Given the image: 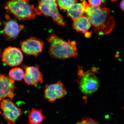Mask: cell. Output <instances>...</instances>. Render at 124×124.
Listing matches in <instances>:
<instances>
[{"instance_id":"6da1fadb","label":"cell","mask_w":124,"mask_h":124,"mask_svg":"<svg viewBox=\"0 0 124 124\" xmlns=\"http://www.w3.org/2000/svg\"><path fill=\"white\" fill-rule=\"evenodd\" d=\"M82 3L84 7L85 13L96 33L104 35L112 32L116 25L115 21L110 14V9L105 7V4L103 3L99 7H94L85 0Z\"/></svg>"},{"instance_id":"7a4b0ae2","label":"cell","mask_w":124,"mask_h":124,"mask_svg":"<svg viewBox=\"0 0 124 124\" xmlns=\"http://www.w3.org/2000/svg\"><path fill=\"white\" fill-rule=\"evenodd\" d=\"M47 40L50 43L49 52L52 58L63 60L78 55L75 41H66L55 34L51 35Z\"/></svg>"},{"instance_id":"3957f363","label":"cell","mask_w":124,"mask_h":124,"mask_svg":"<svg viewBox=\"0 0 124 124\" xmlns=\"http://www.w3.org/2000/svg\"><path fill=\"white\" fill-rule=\"evenodd\" d=\"M4 8L15 18L23 21L33 19L36 15L35 8L29 0H10L5 3Z\"/></svg>"},{"instance_id":"277c9868","label":"cell","mask_w":124,"mask_h":124,"mask_svg":"<svg viewBox=\"0 0 124 124\" xmlns=\"http://www.w3.org/2000/svg\"><path fill=\"white\" fill-rule=\"evenodd\" d=\"M57 7L56 0H38V7L35 8L36 13L38 15L43 14L51 17L58 25L65 27L66 22L59 12Z\"/></svg>"},{"instance_id":"5b68a950","label":"cell","mask_w":124,"mask_h":124,"mask_svg":"<svg viewBox=\"0 0 124 124\" xmlns=\"http://www.w3.org/2000/svg\"><path fill=\"white\" fill-rule=\"evenodd\" d=\"M78 79L79 87L81 92L89 95L96 92L100 86L98 78L93 73L87 71L84 72L81 68H79Z\"/></svg>"},{"instance_id":"8992f818","label":"cell","mask_w":124,"mask_h":124,"mask_svg":"<svg viewBox=\"0 0 124 124\" xmlns=\"http://www.w3.org/2000/svg\"><path fill=\"white\" fill-rule=\"evenodd\" d=\"M0 108L2 115L8 124L15 123L22 114L21 108L18 107L11 100L5 99L1 101Z\"/></svg>"},{"instance_id":"52a82bcc","label":"cell","mask_w":124,"mask_h":124,"mask_svg":"<svg viewBox=\"0 0 124 124\" xmlns=\"http://www.w3.org/2000/svg\"><path fill=\"white\" fill-rule=\"evenodd\" d=\"M67 94L64 85L61 81L50 85H46L44 90V98L52 103L62 98Z\"/></svg>"},{"instance_id":"ba28073f","label":"cell","mask_w":124,"mask_h":124,"mask_svg":"<svg viewBox=\"0 0 124 124\" xmlns=\"http://www.w3.org/2000/svg\"><path fill=\"white\" fill-rule=\"evenodd\" d=\"M20 44L21 50L25 54L37 57L42 52L44 43L40 39L31 37L21 42Z\"/></svg>"},{"instance_id":"9c48e42d","label":"cell","mask_w":124,"mask_h":124,"mask_svg":"<svg viewBox=\"0 0 124 124\" xmlns=\"http://www.w3.org/2000/svg\"><path fill=\"white\" fill-rule=\"evenodd\" d=\"M23 56L22 52L18 48L9 46L5 49L1 56L2 61L11 67L19 65L22 62Z\"/></svg>"},{"instance_id":"30bf717a","label":"cell","mask_w":124,"mask_h":124,"mask_svg":"<svg viewBox=\"0 0 124 124\" xmlns=\"http://www.w3.org/2000/svg\"><path fill=\"white\" fill-rule=\"evenodd\" d=\"M15 81L4 74H0V102L6 98L11 100L15 95Z\"/></svg>"},{"instance_id":"8fae6325","label":"cell","mask_w":124,"mask_h":124,"mask_svg":"<svg viewBox=\"0 0 124 124\" xmlns=\"http://www.w3.org/2000/svg\"><path fill=\"white\" fill-rule=\"evenodd\" d=\"M24 67L25 69L24 79L26 84L35 85L43 83V76L38 65L35 66Z\"/></svg>"},{"instance_id":"7c38bea8","label":"cell","mask_w":124,"mask_h":124,"mask_svg":"<svg viewBox=\"0 0 124 124\" xmlns=\"http://www.w3.org/2000/svg\"><path fill=\"white\" fill-rule=\"evenodd\" d=\"M7 20L8 21L5 23L2 33L6 40L11 41L18 38L20 32L24 29V27L18 24L14 20Z\"/></svg>"},{"instance_id":"4fadbf2b","label":"cell","mask_w":124,"mask_h":124,"mask_svg":"<svg viewBox=\"0 0 124 124\" xmlns=\"http://www.w3.org/2000/svg\"><path fill=\"white\" fill-rule=\"evenodd\" d=\"M72 24L73 28L78 32L85 34L88 31L91 25L87 17L83 15L74 20Z\"/></svg>"},{"instance_id":"5bb4252c","label":"cell","mask_w":124,"mask_h":124,"mask_svg":"<svg viewBox=\"0 0 124 124\" xmlns=\"http://www.w3.org/2000/svg\"><path fill=\"white\" fill-rule=\"evenodd\" d=\"M67 16L74 21L83 16L85 13L84 7L82 3H78L73 5L67 10Z\"/></svg>"},{"instance_id":"9a60e30c","label":"cell","mask_w":124,"mask_h":124,"mask_svg":"<svg viewBox=\"0 0 124 124\" xmlns=\"http://www.w3.org/2000/svg\"><path fill=\"white\" fill-rule=\"evenodd\" d=\"M28 117L29 124H42L46 117L43 115L41 109H36L33 108L29 111Z\"/></svg>"},{"instance_id":"2e32d148","label":"cell","mask_w":124,"mask_h":124,"mask_svg":"<svg viewBox=\"0 0 124 124\" xmlns=\"http://www.w3.org/2000/svg\"><path fill=\"white\" fill-rule=\"evenodd\" d=\"M24 72L19 68H15L9 71V77L14 81H21L24 78Z\"/></svg>"},{"instance_id":"e0dca14e","label":"cell","mask_w":124,"mask_h":124,"mask_svg":"<svg viewBox=\"0 0 124 124\" xmlns=\"http://www.w3.org/2000/svg\"><path fill=\"white\" fill-rule=\"evenodd\" d=\"M60 10H67L73 5L76 3L77 0H56Z\"/></svg>"},{"instance_id":"ac0fdd59","label":"cell","mask_w":124,"mask_h":124,"mask_svg":"<svg viewBox=\"0 0 124 124\" xmlns=\"http://www.w3.org/2000/svg\"><path fill=\"white\" fill-rule=\"evenodd\" d=\"M76 124H100L98 122L90 118L85 117Z\"/></svg>"},{"instance_id":"d6986e66","label":"cell","mask_w":124,"mask_h":124,"mask_svg":"<svg viewBox=\"0 0 124 124\" xmlns=\"http://www.w3.org/2000/svg\"><path fill=\"white\" fill-rule=\"evenodd\" d=\"M90 5L94 7H98L102 5V0H88Z\"/></svg>"},{"instance_id":"ffe728a7","label":"cell","mask_w":124,"mask_h":124,"mask_svg":"<svg viewBox=\"0 0 124 124\" xmlns=\"http://www.w3.org/2000/svg\"><path fill=\"white\" fill-rule=\"evenodd\" d=\"M92 32L88 31L85 33V36L86 38H89L91 37V35H92Z\"/></svg>"},{"instance_id":"44dd1931","label":"cell","mask_w":124,"mask_h":124,"mask_svg":"<svg viewBox=\"0 0 124 124\" xmlns=\"http://www.w3.org/2000/svg\"><path fill=\"white\" fill-rule=\"evenodd\" d=\"M120 7L121 9L124 11V0H122L121 1L120 4Z\"/></svg>"},{"instance_id":"7402d4cb","label":"cell","mask_w":124,"mask_h":124,"mask_svg":"<svg viewBox=\"0 0 124 124\" xmlns=\"http://www.w3.org/2000/svg\"><path fill=\"white\" fill-rule=\"evenodd\" d=\"M118 0H110L111 2H114V1H117Z\"/></svg>"},{"instance_id":"603a6c76","label":"cell","mask_w":124,"mask_h":124,"mask_svg":"<svg viewBox=\"0 0 124 124\" xmlns=\"http://www.w3.org/2000/svg\"><path fill=\"white\" fill-rule=\"evenodd\" d=\"M1 51L0 50V55H1Z\"/></svg>"},{"instance_id":"cb8c5ba5","label":"cell","mask_w":124,"mask_h":124,"mask_svg":"<svg viewBox=\"0 0 124 124\" xmlns=\"http://www.w3.org/2000/svg\"><path fill=\"white\" fill-rule=\"evenodd\" d=\"M1 24V23H0V25Z\"/></svg>"}]
</instances>
